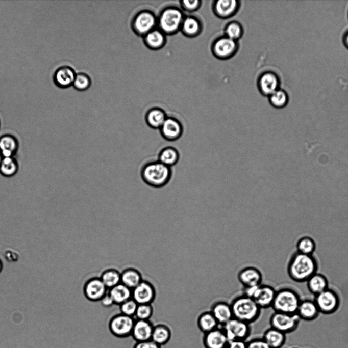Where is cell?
I'll use <instances>...</instances> for the list:
<instances>
[{
	"mask_svg": "<svg viewBox=\"0 0 348 348\" xmlns=\"http://www.w3.org/2000/svg\"><path fill=\"white\" fill-rule=\"evenodd\" d=\"M166 118L164 111L158 108H154L148 110L145 118L148 126L153 129H160Z\"/></svg>",
	"mask_w": 348,
	"mask_h": 348,
	"instance_id": "cell-27",
	"label": "cell"
},
{
	"mask_svg": "<svg viewBox=\"0 0 348 348\" xmlns=\"http://www.w3.org/2000/svg\"><path fill=\"white\" fill-rule=\"evenodd\" d=\"M203 343L205 348H226L229 340L221 327L204 334Z\"/></svg>",
	"mask_w": 348,
	"mask_h": 348,
	"instance_id": "cell-17",
	"label": "cell"
},
{
	"mask_svg": "<svg viewBox=\"0 0 348 348\" xmlns=\"http://www.w3.org/2000/svg\"><path fill=\"white\" fill-rule=\"evenodd\" d=\"M135 319L121 313L113 316L109 322V329L114 336L124 338L131 336Z\"/></svg>",
	"mask_w": 348,
	"mask_h": 348,
	"instance_id": "cell-7",
	"label": "cell"
},
{
	"mask_svg": "<svg viewBox=\"0 0 348 348\" xmlns=\"http://www.w3.org/2000/svg\"><path fill=\"white\" fill-rule=\"evenodd\" d=\"M179 158L178 151L173 147L168 146L160 151L158 160L171 168L178 162Z\"/></svg>",
	"mask_w": 348,
	"mask_h": 348,
	"instance_id": "cell-31",
	"label": "cell"
},
{
	"mask_svg": "<svg viewBox=\"0 0 348 348\" xmlns=\"http://www.w3.org/2000/svg\"><path fill=\"white\" fill-rule=\"evenodd\" d=\"M19 147V141L13 135L5 133L0 136V153L3 157L15 156Z\"/></svg>",
	"mask_w": 348,
	"mask_h": 348,
	"instance_id": "cell-20",
	"label": "cell"
},
{
	"mask_svg": "<svg viewBox=\"0 0 348 348\" xmlns=\"http://www.w3.org/2000/svg\"><path fill=\"white\" fill-rule=\"evenodd\" d=\"M319 313L314 300L310 299L301 300L296 312L300 318L306 321L315 319Z\"/></svg>",
	"mask_w": 348,
	"mask_h": 348,
	"instance_id": "cell-21",
	"label": "cell"
},
{
	"mask_svg": "<svg viewBox=\"0 0 348 348\" xmlns=\"http://www.w3.org/2000/svg\"><path fill=\"white\" fill-rule=\"evenodd\" d=\"M2 158H3V157H2V155H1V153H0V163H1V160H2Z\"/></svg>",
	"mask_w": 348,
	"mask_h": 348,
	"instance_id": "cell-50",
	"label": "cell"
},
{
	"mask_svg": "<svg viewBox=\"0 0 348 348\" xmlns=\"http://www.w3.org/2000/svg\"><path fill=\"white\" fill-rule=\"evenodd\" d=\"M182 14L175 8H167L160 14L158 23L160 30L164 33H172L179 26L182 20Z\"/></svg>",
	"mask_w": 348,
	"mask_h": 348,
	"instance_id": "cell-10",
	"label": "cell"
},
{
	"mask_svg": "<svg viewBox=\"0 0 348 348\" xmlns=\"http://www.w3.org/2000/svg\"><path fill=\"white\" fill-rule=\"evenodd\" d=\"M233 317L249 324L260 317L261 309L250 297L242 294L233 299L230 303Z\"/></svg>",
	"mask_w": 348,
	"mask_h": 348,
	"instance_id": "cell-2",
	"label": "cell"
},
{
	"mask_svg": "<svg viewBox=\"0 0 348 348\" xmlns=\"http://www.w3.org/2000/svg\"><path fill=\"white\" fill-rule=\"evenodd\" d=\"M154 326L150 320L136 319L131 336L136 342L151 340Z\"/></svg>",
	"mask_w": 348,
	"mask_h": 348,
	"instance_id": "cell-18",
	"label": "cell"
},
{
	"mask_svg": "<svg viewBox=\"0 0 348 348\" xmlns=\"http://www.w3.org/2000/svg\"><path fill=\"white\" fill-rule=\"evenodd\" d=\"M342 42L345 47L348 49V30L343 34Z\"/></svg>",
	"mask_w": 348,
	"mask_h": 348,
	"instance_id": "cell-48",
	"label": "cell"
},
{
	"mask_svg": "<svg viewBox=\"0 0 348 348\" xmlns=\"http://www.w3.org/2000/svg\"><path fill=\"white\" fill-rule=\"evenodd\" d=\"M156 23L155 15L150 11L144 10L138 13L134 17L132 27L136 34L145 36L154 29Z\"/></svg>",
	"mask_w": 348,
	"mask_h": 348,
	"instance_id": "cell-11",
	"label": "cell"
},
{
	"mask_svg": "<svg viewBox=\"0 0 348 348\" xmlns=\"http://www.w3.org/2000/svg\"><path fill=\"white\" fill-rule=\"evenodd\" d=\"M301 299L298 293L290 288L276 291L271 308L274 312L296 314Z\"/></svg>",
	"mask_w": 348,
	"mask_h": 348,
	"instance_id": "cell-4",
	"label": "cell"
},
{
	"mask_svg": "<svg viewBox=\"0 0 348 348\" xmlns=\"http://www.w3.org/2000/svg\"><path fill=\"white\" fill-rule=\"evenodd\" d=\"M291 348H299V347H292Z\"/></svg>",
	"mask_w": 348,
	"mask_h": 348,
	"instance_id": "cell-51",
	"label": "cell"
},
{
	"mask_svg": "<svg viewBox=\"0 0 348 348\" xmlns=\"http://www.w3.org/2000/svg\"><path fill=\"white\" fill-rule=\"evenodd\" d=\"M261 86L263 91L270 95L279 89V80L274 73H267L261 78Z\"/></svg>",
	"mask_w": 348,
	"mask_h": 348,
	"instance_id": "cell-33",
	"label": "cell"
},
{
	"mask_svg": "<svg viewBox=\"0 0 348 348\" xmlns=\"http://www.w3.org/2000/svg\"><path fill=\"white\" fill-rule=\"evenodd\" d=\"M0 127H1V121H0Z\"/></svg>",
	"mask_w": 348,
	"mask_h": 348,
	"instance_id": "cell-52",
	"label": "cell"
},
{
	"mask_svg": "<svg viewBox=\"0 0 348 348\" xmlns=\"http://www.w3.org/2000/svg\"><path fill=\"white\" fill-rule=\"evenodd\" d=\"M297 252L306 255H313L316 249L314 240L308 236L300 238L296 243Z\"/></svg>",
	"mask_w": 348,
	"mask_h": 348,
	"instance_id": "cell-34",
	"label": "cell"
},
{
	"mask_svg": "<svg viewBox=\"0 0 348 348\" xmlns=\"http://www.w3.org/2000/svg\"><path fill=\"white\" fill-rule=\"evenodd\" d=\"M237 279L243 288H249L261 284L263 275L260 270L256 267L248 266L239 271Z\"/></svg>",
	"mask_w": 348,
	"mask_h": 348,
	"instance_id": "cell-13",
	"label": "cell"
},
{
	"mask_svg": "<svg viewBox=\"0 0 348 348\" xmlns=\"http://www.w3.org/2000/svg\"><path fill=\"white\" fill-rule=\"evenodd\" d=\"M156 297L155 287L150 282L142 280L132 290V298L138 304H152Z\"/></svg>",
	"mask_w": 348,
	"mask_h": 348,
	"instance_id": "cell-12",
	"label": "cell"
},
{
	"mask_svg": "<svg viewBox=\"0 0 348 348\" xmlns=\"http://www.w3.org/2000/svg\"><path fill=\"white\" fill-rule=\"evenodd\" d=\"M300 320L297 314L274 312L269 318V324L270 327L286 334L297 329Z\"/></svg>",
	"mask_w": 348,
	"mask_h": 348,
	"instance_id": "cell-6",
	"label": "cell"
},
{
	"mask_svg": "<svg viewBox=\"0 0 348 348\" xmlns=\"http://www.w3.org/2000/svg\"><path fill=\"white\" fill-rule=\"evenodd\" d=\"M108 293L116 305H120L132 298V290L121 283L108 289Z\"/></svg>",
	"mask_w": 348,
	"mask_h": 348,
	"instance_id": "cell-26",
	"label": "cell"
},
{
	"mask_svg": "<svg viewBox=\"0 0 348 348\" xmlns=\"http://www.w3.org/2000/svg\"><path fill=\"white\" fill-rule=\"evenodd\" d=\"M221 327L229 341L235 340L246 341L251 332L250 324L234 317Z\"/></svg>",
	"mask_w": 348,
	"mask_h": 348,
	"instance_id": "cell-9",
	"label": "cell"
},
{
	"mask_svg": "<svg viewBox=\"0 0 348 348\" xmlns=\"http://www.w3.org/2000/svg\"><path fill=\"white\" fill-rule=\"evenodd\" d=\"M243 289V294L251 298L261 309L271 307L277 291L272 286L263 284Z\"/></svg>",
	"mask_w": 348,
	"mask_h": 348,
	"instance_id": "cell-5",
	"label": "cell"
},
{
	"mask_svg": "<svg viewBox=\"0 0 348 348\" xmlns=\"http://www.w3.org/2000/svg\"><path fill=\"white\" fill-rule=\"evenodd\" d=\"M133 348H161V346L156 343L153 340H149L136 342Z\"/></svg>",
	"mask_w": 348,
	"mask_h": 348,
	"instance_id": "cell-44",
	"label": "cell"
},
{
	"mask_svg": "<svg viewBox=\"0 0 348 348\" xmlns=\"http://www.w3.org/2000/svg\"><path fill=\"white\" fill-rule=\"evenodd\" d=\"M140 272L134 268H128L121 273V283L131 290L136 287L142 281Z\"/></svg>",
	"mask_w": 348,
	"mask_h": 348,
	"instance_id": "cell-25",
	"label": "cell"
},
{
	"mask_svg": "<svg viewBox=\"0 0 348 348\" xmlns=\"http://www.w3.org/2000/svg\"><path fill=\"white\" fill-rule=\"evenodd\" d=\"M159 129L162 137L169 141L179 139L183 131L181 123L177 119L172 117H167Z\"/></svg>",
	"mask_w": 348,
	"mask_h": 348,
	"instance_id": "cell-15",
	"label": "cell"
},
{
	"mask_svg": "<svg viewBox=\"0 0 348 348\" xmlns=\"http://www.w3.org/2000/svg\"><path fill=\"white\" fill-rule=\"evenodd\" d=\"M236 6V2L233 0H221L217 2L216 9L221 15H226L231 13Z\"/></svg>",
	"mask_w": 348,
	"mask_h": 348,
	"instance_id": "cell-39",
	"label": "cell"
},
{
	"mask_svg": "<svg viewBox=\"0 0 348 348\" xmlns=\"http://www.w3.org/2000/svg\"><path fill=\"white\" fill-rule=\"evenodd\" d=\"M227 33L231 39H234L238 37L240 34V28L236 24H231L227 30Z\"/></svg>",
	"mask_w": 348,
	"mask_h": 348,
	"instance_id": "cell-43",
	"label": "cell"
},
{
	"mask_svg": "<svg viewBox=\"0 0 348 348\" xmlns=\"http://www.w3.org/2000/svg\"><path fill=\"white\" fill-rule=\"evenodd\" d=\"M101 304L105 307H110L114 304V303L109 295L108 291L100 301Z\"/></svg>",
	"mask_w": 348,
	"mask_h": 348,
	"instance_id": "cell-46",
	"label": "cell"
},
{
	"mask_svg": "<svg viewBox=\"0 0 348 348\" xmlns=\"http://www.w3.org/2000/svg\"><path fill=\"white\" fill-rule=\"evenodd\" d=\"M171 175V168L158 160L146 163L141 170V177L143 181L154 188H161L167 184Z\"/></svg>",
	"mask_w": 348,
	"mask_h": 348,
	"instance_id": "cell-3",
	"label": "cell"
},
{
	"mask_svg": "<svg viewBox=\"0 0 348 348\" xmlns=\"http://www.w3.org/2000/svg\"><path fill=\"white\" fill-rule=\"evenodd\" d=\"M138 305L132 298L130 299L120 305L121 313L134 317Z\"/></svg>",
	"mask_w": 348,
	"mask_h": 348,
	"instance_id": "cell-40",
	"label": "cell"
},
{
	"mask_svg": "<svg viewBox=\"0 0 348 348\" xmlns=\"http://www.w3.org/2000/svg\"><path fill=\"white\" fill-rule=\"evenodd\" d=\"M226 348H247L246 341L241 340L230 341Z\"/></svg>",
	"mask_w": 348,
	"mask_h": 348,
	"instance_id": "cell-45",
	"label": "cell"
},
{
	"mask_svg": "<svg viewBox=\"0 0 348 348\" xmlns=\"http://www.w3.org/2000/svg\"><path fill=\"white\" fill-rule=\"evenodd\" d=\"M76 75V73L72 67L63 65L55 70L53 79L57 87L65 89L72 86Z\"/></svg>",
	"mask_w": 348,
	"mask_h": 348,
	"instance_id": "cell-16",
	"label": "cell"
},
{
	"mask_svg": "<svg viewBox=\"0 0 348 348\" xmlns=\"http://www.w3.org/2000/svg\"><path fill=\"white\" fill-rule=\"evenodd\" d=\"M210 312L217 321L220 327L222 326L233 318L231 304L224 301H217L214 303L211 307Z\"/></svg>",
	"mask_w": 348,
	"mask_h": 348,
	"instance_id": "cell-19",
	"label": "cell"
},
{
	"mask_svg": "<svg viewBox=\"0 0 348 348\" xmlns=\"http://www.w3.org/2000/svg\"><path fill=\"white\" fill-rule=\"evenodd\" d=\"M171 337L170 328L164 324H158L154 326L151 340L162 346L168 342Z\"/></svg>",
	"mask_w": 348,
	"mask_h": 348,
	"instance_id": "cell-28",
	"label": "cell"
},
{
	"mask_svg": "<svg viewBox=\"0 0 348 348\" xmlns=\"http://www.w3.org/2000/svg\"><path fill=\"white\" fill-rule=\"evenodd\" d=\"M314 301L319 312L325 314H331L336 312L340 302L338 294L329 288L315 295Z\"/></svg>",
	"mask_w": 348,
	"mask_h": 348,
	"instance_id": "cell-8",
	"label": "cell"
},
{
	"mask_svg": "<svg viewBox=\"0 0 348 348\" xmlns=\"http://www.w3.org/2000/svg\"><path fill=\"white\" fill-rule=\"evenodd\" d=\"M246 343L247 348H270L262 338L253 339Z\"/></svg>",
	"mask_w": 348,
	"mask_h": 348,
	"instance_id": "cell-42",
	"label": "cell"
},
{
	"mask_svg": "<svg viewBox=\"0 0 348 348\" xmlns=\"http://www.w3.org/2000/svg\"><path fill=\"white\" fill-rule=\"evenodd\" d=\"M91 85L89 76L84 73H76L73 83V87L79 91H84L88 89Z\"/></svg>",
	"mask_w": 348,
	"mask_h": 348,
	"instance_id": "cell-37",
	"label": "cell"
},
{
	"mask_svg": "<svg viewBox=\"0 0 348 348\" xmlns=\"http://www.w3.org/2000/svg\"><path fill=\"white\" fill-rule=\"evenodd\" d=\"M318 263L313 255L296 252L291 256L287 265L289 277L297 282H306L317 272Z\"/></svg>",
	"mask_w": 348,
	"mask_h": 348,
	"instance_id": "cell-1",
	"label": "cell"
},
{
	"mask_svg": "<svg viewBox=\"0 0 348 348\" xmlns=\"http://www.w3.org/2000/svg\"><path fill=\"white\" fill-rule=\"evenodd\" d=\"M183 3L186 8L193 9L197 7L198 2L197 1H184Z\"/></svg>",
	"mask_w": 348,
	"mask_h": 348,
	"instance_id": "cell-47",
	"label": "cell"
},
{
	"mask_svg": "<svg viewBox=\"0 0 348 348\" xmlns=\"http://www.w3.org/2000/svg\"><path fill=\"white\" fill-rule=\"evenodd\" d=\"M270 348H282L286 341V334L270 327L262 337Z\"/></svg>",
	"mask_w": 348,
	"mask_h": 348,
	"instance_id": "cell-22",
	"label": "cell"
},
{
	"mask_svg": "<svg viewBox=\"0 0 348 348\" xmlns=\"http://www.w3.org/2000/svg\"><path fill=\"white\" fill-rule=\"evenodd\" d=\"M108 291V288L101 279L97 277L89 279L83 288L85 297L93 302L100 301Z\"/></svg>",
	"mask_w": 348,
	"mask_h": 348,
	"instance_id": "cell-14",
	"label": "cell"
},
{
	"mask_svg": "<svg viewBox=\"0 0 348 348\" xmlns=\"http://www.w3.org/2000/svg\"><path fill=\"white\" fill-rule=\"evenodd\" d=\"M3 269V263L1 260L0 259V273L2 271Z\"/></svg>",
	"mask_w": 348,
	"mask_h": 348,
	"instance_id": "cell-49",
	"label": "cell"
},
{
	"mask_svg": "<svg viewBox=\"0 0 348 348\" xmlns=\"http://www.w3.org/2000/svg\"><path fill=\"white\" fill-rule=\"evenodd\" d=\"M144 40L149 48L159 49L164 45L165 38L160 30L154 29L144 36Z\"/></svg>",
	"mask_w": 348,
	"mask_h": 348,
	"instance_id": "cell-29",
	"label": "cell"
},
{
	"mask_svg": "<svg viewBox=\"0 0 348 348\" xmlns=\"http://www.w3.org/2000/svg\"><path fill=\"white\" fill-rule=\"evenodd\" d=\"M184 30L189 34L195 33L198 29V24L194 19L187 18L183 24Z\"/></svg>",
	"mask_w": 348,
	"mask_h": 348,
	"instance_id": "cell-41",
	"label": "cell"
},
{
	"mask_svg": "<svg viewBox=\"0 0 348 348\" xmlns=\"http://www.w3.org/2000/svg\"><path fill=\"white\" fill-rule=\"evenodd\" d=\"M197 325L199 330L204 334L220 327L210 311H204L199 315L197 319Z\"/></svg>",
	"mask_w": 348,
	"mask_h": 348,
	"instance_id": "cell-24",
	"label": "cell"
},
{
	"mask_svg": "<svg viewBox=\"0 0 348 348\" xmlns=\"http://www.w3.org/2000/svg\"><path fill=\"white\" fill-rule=\"evenodd\" d=\"M306 282L309 290L314 296L328 288V279L325 275L320 273L316 272Z\"/></svg>",
	"mask_w": 348,
	"mask_h": 348,
	"instance_id": "cell-23",
	"label": "cell"
},
{
	"mask_svg": "<svg viewBox=\"0 0 348 348\" xmlns=\"http://www.w3.org/2000/svg\"><path fill=\"white\" fill-rule=\"evenodd\" d=\"M153 313L152 304H138L135 316L136 319L150 320Z\"/></svg>",
	"mask_w": 348,
	"mask_h": 348,
	"instance_id": "cell-38",
	"label": "cell"
},
{
	"mask_svg": "<svg viewBox=\"0 0 348 348\" xmlns=\"http://www.w3.org/2000/svg\"><path fill=\"white\" fill-rule=\"evenodd\" d=\"M19 170V164L15 156L3 157L0 163V174L5 177L15 176Z\"/></svg>",
	"mask_w": 348,
	"mask_h": 348,
	"instance_id": "cell-30",
	"label": "cell"
},
{
	"mask_svg": "<svg viewBox=\"0 0 348 348\" xmlns=\"http://www.w3.org/2000/svg\"><path fill=\"white\" fill-rule=\"evenodd\" d=\"M99 278L108 289L121 283V273L114 269H109L104 271Z\"/></svg>",
	"mask_w": 348,
	"mask_h": 348,
	"instance_id": "cell-32",
	"label": "cell"
},
{
	"mask_svg": "<svg viewBox=\"0 0 348 348\" xmlns=\"http://www.w3.org/2000/svg\"><path fill=\"white\" fill-rule=\"evenodd\" d=\"M270 102L277 108H283L287 105L289 97L287 93L283 90L278 89L270 95Z\"/></svg>",
	"mask_w": 348,
	"mask_h": 348,
	"instance_id": "cell-35",
	"label": "cell"
},
{
	"mask_svg": "<svg viewBox=\"0 0 348 348\" xmlns=\"http://www.w3.org/2000/svg\"><path fill=\"white\" fill-rule=\"evenodd\" d=\"M235 44L233 39L223 38L219 40L215 45L216 52L222 56L230 53L234 49Z\"/></svg>",
	"mask_w": 348,
	"mask_h": 348,
	"instance_id": "cell-36",
	"label": "cell"
}]
</instances>
